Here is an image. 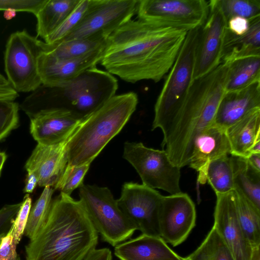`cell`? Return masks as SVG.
<instances>
[{
    "instance_id": "obj_32",
    "label": "cell",
    "mask_w": 260,
    "mask_h": 260,
    "mask_svg": "<svg viewBox=\"0 0 260 260\" xmlns=\"http://www.w3.org/2000/svg\"><path fill=\"white\" fill-rule=\"evenodd\" d=\"M226 21L234 17L251 20L260 17V0H214Z\"/></svg>"
},
{
    "instance_id": "obj_49",
    "label": "cell",
    "mask_w": 260,
    "mask_h": 260,
    "mask_svg": "<svg viewBox=\"0 0 260 260\" xmlns=\"http://www.w3.org/2000/svg\"><path fill=\"white\" fill-rule=\"evenodd\" d=\"M5 235H0V246H1V242H2V239H3V238Z\"/></svg>"
},
{
    "instance_id": "obj_2",
    "label": "cell",
    "mask_w": 260,
    "mask_h": 260,
    "mask_svg": "<svg viewBox=\"0 0 260 260\" xmlns=\"http://www.w3.org/2000/svg\"><path fill=\"white\" fill-rule=\"evenodd\" d=\"M227 73V63L221 62L208 74L193 80L180 108L160 128L163 134L161 147L175 166L188 165L196 137L214 123L225 92Z\"/></svg>"
},
{
    "instance_id": "obj_7",
    "label": "cell",
    "mask_w": 260,
    "mask_h": 260,
    "mask_svg": "<svg viewBox=\"0 0 260 260\" xmlns=\"http://www.w3.org/2000/svg\"><path fill=\"white\" fill-rule=\"evenodd\" d=\"M79 196L90 221L104 241L115 247L130 239L137 230L108 187L83 184L79 187Z\"/></svg>"
},
{
    "instance_id": "obj_19",
    "label": "cell",
    "mask_w": 260,
    "mask_h": 260,
    "mask_svg": "<svg viewBox=\"0 0 260 260\" xmlns=\"http://www.w3.org/2000/svg\"><path fill=\"white\" fill-rule=\"evenodd\" d=\"M260 109V80L242 89L225 92L214 123L226 129L252 111Z\"/></svg>"
},
{
    "instance_id": "obj_15",
    "label": "cell",
    "mask_w": 260,
    "mask_h": 260,
    "mask_svg": "<svg viewBox=\"0 0 260 260\" xmlns=\"http://www.w3.org/2000/svg\"><path fill=\"white\" fill-rule=\"evenodd\" d=\"M216 196L213 227L230 250L235 260H250L253 248L238 219L234 190Z\"/></svg>"
},
{
    "instance_id": "obj_8",
    "label": "cell",
    "mask_w": 260,
    "mask_h": 260,
    "mask_svg": "<svg viewBox=\"0 0 260 260\" xmlns=\"http://www.w3.org/2000/svg\"><path fill=\"white\" fill-rule=\"evenodd\" d=\"M42 43L24 29L12 33L7 41L5 71L11 86L18 93L32 92L42 84L38 67Z\"/></svg>"
},
{
    "instance_id": "obj_25",
    "label": "cell",
    "mask_w": 260,
    "mask_h": 260,
    "mask_svg": "<svg viewBox=\"0 0 260 260\" xmlns=\"http://www.w3.org/2000/svg\"><path fill=\"white\" fill-rule=\"evenodd\" d=\"M108 36L98 35L88 38L48 44L43 41L44 51L60 59L81 57L104 47Z\"/></svg>"
},
{
    "instance_id": "obj_23",
    "label": "cell",
    "mask_w": 260,
    "mask_h": 260,
    "mask_svg": "<svg viewBox=\"0 0 260 260\" xmlns=\"http://www.w3.org/2000/svg\"><path fill=\"white\" fill-rule=\"evenodd\" d=\"M250 56H260V17L250 20L246 32L241 36L231 32L227 27L221 62Z\"/></svg>"
},
{
    "instance_id": "obj_18",
    "label": "cell",
    "mask_w": 260,
    "mask_h": 260,
    "mask_svg": "<svg viewBox=\"0 0 260 260\" xmlns=\"http://www.w3.org/2000/svg\"><path fill=\"white\" fill-rule=\"evenodd\" d=\"M66 142L53 145L38 143L26 161L27 172L35 175L40 187L54 188L68 164Z\"/></svg>"
},
{
    "instance_id": "obj_48",
    "label": "cell",
    "mask_w": 260,
    "mask_h": 260,
    "mask_svg": "<svg viewBox=\"0 0 260 260\" xmlns=\"http://www.w3.org/2000/svg\"><path fill=\"white\" fill-rule=\"evenodd\" d=\"M7 155L4 152H0V176L1 175L2 170L5 161L7 159Z\"/></svg>"
},
{
    "instance_id": "obj_37",
    "label": "cell",
    "mask_w": 260,
    "mask_h": 260,
    "mask_svg": "<svg viewBox=\"0 0 260 260\" xmlns=\"http://www.w3.org/2000/svg\"><path fill=\"white\" fill-rule=\"evenodd\" d=\"M46 0H0V11L13 10L37 14Z\"/></svg>"
},
{
    "instance_id": "obj_29",
    "label": "cell",
    "mask_w": 260,
    "mask_h": 260,
    "mask_svg": "<svg viewBox=\"0 0 260 260\" xmlns=\"http://www.w3.org/2000/svg\"><path fill=\"white\" fill-rule=\"evenodd\" d=\"M208 182L216 195L224 194L235 189L231 155L210 161L204 172L203 184Z\"/></svg>"
},
{
    "instance_id": "obj_5",
    "label": "cell",
    "mask_w": 260,
    "mask_h": 260,
    "mask_svg": "<svg viewBox=\"0 0 260 260\" xmlns=\"http://www.w3.org/2000/svg\"><path fill=\"white\" fill-rule=\"evenodd\" d=\"M138 103L134 92L115 95L84 117L67 141V167L91 164L128 122Z\"/></svg>"
},
{
    "instance_id": "obj_43",
    "label": "cell",
    "mask_w": 260,
    "mask_h": 260,
    "mask_svg": "<svg viewBox=\"0 0 260 260\" xmlns=\"http://www.w3.org/2000/svg\"><path fill=\"white\" fill-rule=\"evenodd\" d=\"M18 93L11 87H0V100L15 101Z\"/></svg>"
},
{
    "instance_id": "obj_9",
    "label": "cell",
    "mask_w": 260,
    "mask_h": 260,
    "mask_svg": "<svg viewBox=\"0 0 260 260\" xmlns=\"http://www.w3.org/2000/svg\"><path fill=\"white\" fill-rule=\"evenodd\" d=\"M123 157L135 168L142 184L171 194L182 192L181 168L174 165L166 152L145 146L141 142H125Z\"/></svg>"
},
{
    "instance_id": "obj_45",
    "label": "cell",
    "mask_w": 260,
    "mask_h": 260,
    "mask_svg": "<svg viewBox=\"0 0 260 260\" xmlns=\"http://www.w3.org/2000/svg\"><path fill=\"white\" fill-rule=\"evenodd\" d=\"M259 247L253 248L250 260H260Z\"/></svg>"
},
{
    "instance_id": "obj_11",
    "label": "cell",
    "mask_w": 260,
    "mask_h": 260,
    "mask_svg": "<svg viewBox=\"0 0 260 260\" xmlns=\"http://www.w3.org/2000/svg\"><path fill=\"white\" fill-rule=\"evenodd\" d=\"M138 3L139 0H90L81 21L60 42L98 35L109 36L137 14Z\"/></svg>"
},
{
    "instance_id": "obj_50",
    "label": "cell",
    "mask_w": 260,
    "mask_h": 260,
    "mask_svg": "<svg viewBox=\"0 0 260 260\" xmlns=\"http://www.w3.org/2000/svg\"><path fill=\"white\" fill-rule=\"evenodd\" d=\"M182 260H189V259L186 257H184Z\"/></svg>"
},
{
    "instance_id": "obj_39",
    "label": "cell",
    "mask_w": 260,
    "mask_h": 260,
    "mask_svg": "<svg viewBox=\"0 0 260 260\" xmlns=\"http://www.w3.org/2000/svg\"><path fill=\"white\" fill-rule=\"evenodd\" d=\"M15 243L11 230L3 238L0 246V260H17L19 256L16 252Z\"/></svg>"
},
{
    "instance_id": "obj_46",
    "label": "cell",
    "mask_w": 260,
    "mask_h": 260,
    "mask_svg": "<svg viewBox=\"0 0 260 260\" xmlns=\"http://www.w3.org/2000/svg\"><path fill=\"white\" fill-rule=\"evenodd\" d=\"M16 11L13 10H8L4 11V16L7 20H10L16 15Z\"/></svg>"
},
{
    "instance_id": "obj_40",
    "label": "cell",
    "mask_w": 260,
    "mask_h": 260,
    "mask_svg": "<svg viewBox=\"0 0 260 260\" xmlns=\"http://www.w3.org/2000/svg\"><path fill=\"white\" fill-rule=\"evenodd\" d=\"M250 20L240 17H234L227 22L228 29L233 34L241 36L247 31Z\"/></svg>"
},
{
    "instance_id": "obj_26",
    "label": "cell",
    "mask_w": 260,
    "mask_h": 260,
    "mask_svg": "<svg viewBox=\"0 0 260 260\" xmlns=\"http://www.w3.org/2000/svg\"><path fill=\"white\" fill-rule=\"evenodd\" d=\"M231 156L235 189L260 210V172L252 167L245 158Z\"/></svg>"
},
{
    "instance_id": "obj_41",
    "label": "cell",
    "mask_w": 260,
    "mask_h": 260,
    "mask_svg": "<svg viewBox=\"0 0 260 260\" xmlns=\"http://www.w3.org/2000/svg\"><path fill=\"white\" fill-rule=\"evenodd\" d=\"M112 254L110 249L95 248L91 251L83 260H112Z\"/></svg>"
},
{
    "instance_id": "obj_6",
    "label": "cell",
    "mask_w": 260,
    "mask_h": 260,
    "mask_svg": "<svg viewBox=\"0 0 260 260\" xmlns=\"http://www.w3.org/2000/svg\"><path fill=\"white\" fill-rule=\"evenodd\" d=\"M200 27L187 32L154 106L152 130L160 128L177 112L193 82L196 49Z\"/></svg>"
},
{
    "instance_id": "obj_12",
    "label": "cell",
    "mask_w": 260,
    "mask_h": 260,
    "mask_svg": "<svg viewBox=\"0 0 260 260\" xmlns=\"http://www.w3.org/2000/svg\"><path fill=\"white\" fill-rule=\"evenodd\" d=\"M162 197L155 189L131 182L123 184L117 202L137 230L143 234L160 237L159 213Z\"/></svg>"
},
{
    "instance_id": "obj_38",
    "label": "cell",
    "mask_w": 260,
    "mask_h": 260,
    "mask_svg": "<svg viewBox=\"0 0 260 260\" xmlns=\"http://www.w3.org/2000/svg\"><path fill=\"white\" fill-rule=\"evenodd\" d=\"M21 204L6 205L0 209V235L9 232Z\"/></svg>"
},
{
    "instance_id": "obj_22",
    "label": "cell",
    "mask_w": 260,
    "mask_h": 260,
    "mask_svg": "<svg viewBox=\"0 0 260 260\" xmlns=\"http://www.w3.org/2000/svg\"><path fill=\"white\" fill-rule=\"evenodd\" d=\"M231 155L246 157L260 141V109L255 110L225 129Z\"/></svg>"
},
{
    "instance_id": "obj_4",
    "label": "cell",
    "mask_w": 260,
    "mask_h": 260,
    "mask_svg": "<svg viewBox=\"0 0 260 260\" xmlns=\"http://www.w3.org/2000/svg\"><path fill=\"white\" fill-rule=\"evenodd\" d=\"M118 86L113 75L95 67L61 86L42 84L24 99L19 107L29 118L56 108L68 109L84 118L114 96Z\"/></svg>"
},
{
    "instance_id": "obj_47",
    "label": "cell",
    "mask_w": 260,
    "mask_h": 260,
    "mask_svg": "<svg viewBox=\"0 0 260 260\" xmlns=\"http://www.w3.org/2000/svg\"><path fill=\"white\" fill-rule=\"evenodd\" d=\"M11 87L7 78L0 73V87Z\"/></svg>"
},
{
    "instance_id": "obj_1",
    "label": "cell",
    "mask_w": 260,
    "mask_h": 260,
    "mask_svg": "<svg viewBox=\"0 0 260 260\" xmlns=\"http://www.w3.org/2000/svg\"><path fill=\"white\" fill-rule=\"evenodd\" d=\"M187 32L131 19L108 36L100 63L106 71L127 82H159L173 65Z\"/></svg>"
},
{
    "instance_id": "obj_27",
    "label": "cell",
    "mask_w": 260,
    "mask_h": 260,
    "mask_svg": "<svg viewBox=\"0 0 260 260\" xmlns=\"http://www.w3.org/2000/svg\"><path fill=\"white\" fill-rule=\"evenodd\" d=\"M226 63L225 92L242 89L260 80V56L238 58Z\"/></svg>"
},
{
    "instance_id": "obj_30",
    "label": "cell",
    "mask_w": 260,
    "mask_h": 260,
    "mask_svg": "<svg viewBox=\"0 0 260 260\" xmlns=\"http://www.w3.org/2000/svg\"><path fill=\"white\" fill-rule=\"evenodd\" d=\"M187 258L189 260H235L230 250L213 226L200 246Z\"/></svg>"
},
{
    "instance_id": "obj_3",
    "label": "cell",
    "mask_w": 260,
    "mask_h": 260,
    "mask_svg": "<svg viewBox=\"0 0 260 260\" xmlns=\"http://www.w3.org/2000/svg\"><path fill=\"white\" fill-rule=\"evenodd\" d=\"M98 239L81 201L60 193L52 200L45 223L25 246L26 260H83Z\"/></svg>"
},
{
    "instance_id": "obj_13",
    "label": "cell",
    "mask_w": 260,
    "mask_h": 260,
    "mask_svg": "<svg viewBox=\"0 0 260 260\" xmlns=\"http://www.w3.org/2000/svg\"><path fill=\"white\" fill-rule=\"evenodd\" d=\"M208 17L201 26L196 49L193 80L208 74L221 62L227 21L214 0L209 1Z\"/></svg>"
},
{
    "instance_id": "obj_42",
    "label": "cell",
    "mask_w": 260,
    "mask_h": 260,
    "mask_svg": "<svg viewBox=\"0 0 260 260\" xmlns=\"http://www.w3.org/2000/svg\"><path fill=\"white\" fill-rule=\"evenodd\" d=\"M38 185V180L34 174L31 172H27V177L25 182V185L24 188V192L25 193H31Z\"/></svg>"
},
{
    "instance_id": "obj_16",
    "label": "cell",
    "mask_w": 260,
    "mask_h": 260,
    "mask_svg": "<svg viewBox=\"0 0 260 260\" xmlns=\"http://www.w3.org/2000/svg\"><path fill=\"white\" fill-rule=\"evenodd\" d=\"M105 47L85 56L60 59L43 51L39 56L38 67L42 84L56 87L73 80L85 70L100 62Z\"/></svg>"
},
{
    "instance_id": "obj_44",
    "label": "cell",
    "mask_w": 260,
    "mask_h": 260,
    "mask_svg": "<svg viewBox=\"0 0 260 260\" xmlns=\"http://www.w3.org/2000/svg\"><path fill=\"white\" fill-rule=\"evenodd\" d=\"M245 158L252 167L260 172V153H250Z\"/></svg>"
},
{
    "instance_id": "obj_34",
    "label": "cell",
    "mask_w": 260,
    "mask_h": 260,
    "mask_svg": "<svg viewBox=\"0 0 260 260\" xmlns=\"http://www.w3.org/2000/svg\"><path fill=\"white\" fill-rule=\"evenodd\" d=\"M90 164L67 167L61 178L54 188L61 193L71 196L72 192L83 184V180L87 173Z\"/></svg>"
},
{
    "instance_id": "obj_21",
    "label": "cell",
    "mask_w": 260,
    "mask_h": 260,
    "mask_svg": "<svg viewBox=\"0 0 260 260\" xmlns=\"http://www.w3.org/2000/svg\"><path fill=\"white\" fill-rule=\"evenodd\" d=\"M120 260H182L160 237L142 234L115 246Z\"/></svg>"
},
{
    "instance_id": "obj_10",
    "label": "cell",
    "mask_w": 260,
    "mask_h": 260,
    "mask_svg": "<svg viewBox=\"0 0 260 260\" xmlns=\"http://www.w3.org/2000/svg\"><path fill=\"white\" fill-rule=\"evenodd\" d=\"M205 0H139L138 19L189 31L202 26L209 14Z\"/></svg>"
},
{
    "instance_id": "obj_35",
    "label": "cell",
    "mask_w": 260,
    "mask_h": 260,
    "mask_svg": "<svg viewBox=\"0 0 260 260\" xmlns=\"http://www.w3.org/2000/svg\"><path fill=\"white\" fill-rule=\"evenodd\" d=\"M19 109L14 101L0 100V141L17 127Z\"/></svg>"
},
{
    "instance_id": "obj_14",
    "label": "cell",
    "mask_w": 260,
    "mask_h": 260,
    "mask_svg": "<svg viewBox=\"0 0 260 260\" xmlns=\"http://www.w3.org/2000/svg\"><path fill=\"white\" fill-rule=\"evenodd\" d=\"M195 205L186 193L163 196L159 213L160 238L175 247L183 242L196 225Z\"/></svg>"
},
{
    "instance_id": "obj_36",
    "label": "cell",
    "mask_w": 260,
    "mask_h": 260,
    "mask_svg": "<svg viewBox=\"0 0 260 260\" xmlns=\"http://www.w3.org/2000/svg\"><path fill=\"white\" fill-rule=\"evenodd\" d=\"M32 200L28 194L23 199L21 207L12 222L10 230L12 231L15 243L17 245L24 234L28 215L31 208Z\"/></svg>"
},
{
    "instance_id": "obj_17",
    "label": "cell",
    "mask_w": 260,
    "mask_h": 260,
    "mask_svg": "<svg viewBox=\"0 0 260 260\" xmlns=\"http://www.w3.org/2000/svg\"><path fill=\"white\" fill-rule=\"evenodd\" d=\"M83 119L68 109L47 110L30 119V132L38 143L59 144L67 141Z\"/></svg>"
},
{
    "instance_id": "obj_33",
    "label": "cell",
    "mask_w": 260,
    "mask_h": 260,
    "mask_svg": "<svg viewBox=\"0 0 260 260\" xmlns=\"http://www.w3.org/2000/svg\"><path fill=\"white\" fill-rule=\"evenodd\" d=\"M90 0H80L77 6L61 25L45 40L48 44H53L63 40L78 25L85 14Z\"/></svg>"
},
{
    "instance_id": "obj_28",
    "label": "cell",
    "mask_w": 260,
    "mask_h": 260,
    "mask_svg": "<svg viewBox=\"0 0 260 260\" xmlns=\"http://www.w3.org/2000/svg\"><path fill=\"white\" fill-rule=\"evenodd\" d=\"M237 215L241 228L252 248L260 246V210L240 191L234 189Z\"/></svg>"
},
{
    "instance_id": "obj_31",
    "label": "cell",
    "mask_w": 260,
    "mask_h": 260,
    "mask_svg": "<svg viewBox=\"0 0 260 260\" xmlns=\"http://www.w3.org/2000/svg\"><path fill=\"white\" fill-rule=\"evenodd\" d=\"M54 191L51 187H45L39 199L31 206L24 231L25 235L30 240L36 236L47 219Z\"/></svg>"
},
{
    "instance_id": "obj_20",
    "label": "cell",
    "mask_w": 260,
    "mask_h": 260,
    "mask_svg": "<svg viewBox=\"0 0 260 260\" xmlns=\"http://www.w3.org/2000/svg\"><path fill=\"white\" fill-rule=\"evenodd\" d=\"M231 155L225 129L214 124L202 131L196 137L188 165L198 173L197 182L203 184L208 164L223 156Z\"/></svg>"
},
{
    "instance_id": "obj_24",
    "label": "cell",
    "mask_w": 260,
    "mask_h": 260,
    "mask_svg": "<svg viewBox=\"0 0 260 260\" xmlns=\"http://www.w3.org/2000/svg\"><path fill=\"white\" fill-rule=\"evenodd\" d=\"M80 0H46L35 15L37 37L45 40L64 21Z\"/></svg>"
},
{
    "instance_id": "obj_51",
    "label": "cell",
    "mask_w": 260,
    "mask_h": 260,
    "mask_svg": "<svg viewBox=\"0 0 260 260\" xmlns=\"http://www.w3.org/2000/svg\"><path fill=\"white\" fill-rule=\"evenodd\" d=\"M19 257H19V256L18 257V259H17V260H21V259H20V258H19Z\"/></svg>"
}]
</instances>
